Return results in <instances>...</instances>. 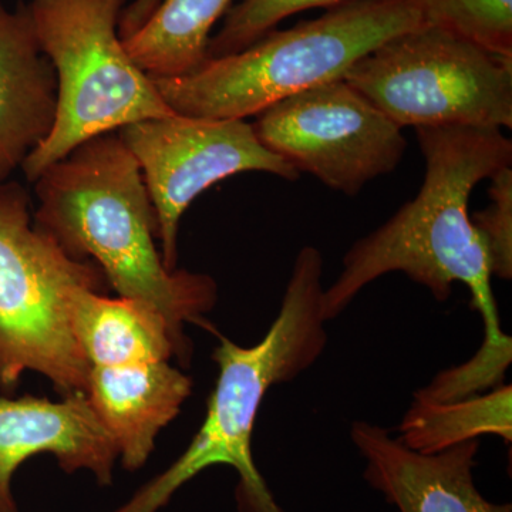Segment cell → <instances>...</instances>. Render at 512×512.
I'll return each instance as SVG.
<instances>
[{
  "instance_id": "15",
  "label": "cell",
  "mask_w": 512,
  "mask_h": 512,
  "mask_svg": "<svg viewBox=\"0 0 512 512\" xmlns=\"http://www.w3.org/2000/svg\"><path fill=\"white\" fill-rule=\"evenodd\" d=\"M229 5L231 0H161L123 45L150 77L187 76L207 62L211 30Z\"/></svg>"
},
{
  "instance_id": "19",
  "label": "cell",
  "mask_w": 512,
  "mask_h": 512,
  "mask_svg": "<svg viewBox=\"0 0 512 512\" xmlns=\"http://www.w3.org/2000/svg\"><path fill=\"white\" fill-rule=\"evenodd\" d=\"M488 188L491 204L484 211L471 215L474 227L480 232L491 275L500 279L512 276V168L504 167L490 178Z\"/></svg>"
},
{
  "instance_id": "2",
  "label": "cell",
  "mask_w": 512,
  "mask_h": 512,
  "mask_svg": "<svg viewBox=\"0 0 512 512\" xmlns=\"http://www.w3.org/2000/svg\"><path fill=\"white\" fill-rule=\"evenodd\" d=\"M35 225L73 258L92 261L119 296L160 313L191 356L185 325L208 326L218 299L207 274L165 268L156 212L136 158L117 131L90 138L35 181Z\"/></svg>"
},
{
  "instance_id": "20",
  "label": "cell",
  "mask_w": 512,
  "mask_h": 512,
  "mask_svg": "<svg viewBox=\"0 0 512 512\" xmlns=\"http://www.w3.org/2000/svg\"><path fill=\"white\" fill-rule=\"evenodd\" d=\"M160 3L161 0H134L130 5L124 6L119 22L121 40L133 36L156 12Z\"/></svg>"
},
{
  "instance_id": "6",
  "label": "cell",
  "mask_w": 512,
  "mask_h": 512,
  "mask_svg": "<svg viewBox=\"0 0 512 512\" xmlns=\"http://www.w3.org/2000/svg\"><path fill=\"white\" fill-rule=\"evenodd\" d=\"M126 0H32L30 19L57 82L49 137L22 165L35 183L49 165L90 138L174 111L128 56L119 35Z\"/></svg>"
},
{
  "instance_id": "13",
  "label": "cell",
  "mask_w": 512,
  "mask_h": 512,
  "mask_svg": "<svg viewBox=\"0 0 512 512\" xmlns=\"http://www.w3.org/2000/svg\"><path fill=\"white\" fill-rule=\"evenodd\" d=\"M191 379L170 362L92 367L86 394L109 431L126 470L136 471L153 453L160 431L190 397Z\"/></svg>"
},
{
  "instance_id": "7",
  "label": "cell",
  "mask_w": 512,
  "mask_h": 512,
  "mask_svg": "<svg viewBox=\"0 0 512 512\" xmlns=\"http://www.w3.org/2000/svg\"><path fill=\"white\" fill-rule=\"evenodd\" d=\"M404 127H512V60L421 26L386 40L342 77Z\"/></svg>"
},
{
  "instance_id": "3",
  "label": "cell",
  "mask_w": 512,
  "mask_h": 512,
  "mask_svg": "<svg viewBox=\"0 0 512 512\" xmlns=\"http://www.w3.org/2000/svg\"><path fill=\"white\" fill-rule=\"evenodd\" d=\"M318 249L299 251L281 309L261 342L244 348L217 333V383L190 446L163 474L114 512H157L184 484L214 466L235 468L241 512H284L252 456V434L262 402L275 384L291 382L322 356L328 345Z\"/></svg>"
},
{
  "instance_id": "1",
  "label": "cell",
  "mask_w": 512,
  "mask_h": 512,
  "mask_svg": "<svg viewBox=\"0 0 512 512\" xmlns=\"http://www.w3.org/2000/svg\"><path fill=\"white\" fill-rule=\"evenodd\" d=\"M414 130L426 164L419 194L346 252L338 279L323 292L325 318H338L367 285L393 272L429 289L439 302L447 301L453 285L461 282L483 318L480 349L512 356V340L501 329L491 288L487 248L468 214L474 188L511 167L512 141L500 128Z\"/></svg>"
},
{
  "instance_id": "8",
  "label": "cell",
  "mask_w": 512,
  "mask_h": 512,
  "mask_svg": "<svg viewBox=\"0 0 512 512\" xmlns=\"http://www.w3.org/2000/svg\"><path fill=\"white\" fill-rule=\"evenodd\" d=\"M251 126L262 146L299 174L346 195L393 173L407 150L403 128L343 79L279 101Z\"/></svg>"
},
{
  "instance_id": "16",
  "label": "cell",
  "mask_w": 512,
  "mask_h": 512,
  "mask_svg": "<svg viewBox=\"0 0 512 512\" xmlns=\"http://www.w3.org/2000/svg\"><path fill=\"white\" fill-rule=\"evenodd\" d=\"M511 403L510 384L453 402H427L414 397L397 439L421 454L440 453L481 436H497L511 444Z\"/></svg>"
},
{
  "instance_id": "11",
  "label": "cell",
  "mask_w": 512,
  "mask_h": 512,
  "mask_svg": "<svg viewBox=\"0 0 512 512\" xmlns=\"http://www.w3.org/2000/svg\"><path fill=\"white\" fill-rule=\"evenodd\" d=\"M350 437L365 458V480L397 512H512L511 504L491 503L477 488L478 440L421 454L367 421L353 423Z\"/></svg>"
},
{
  "instance_id": "18",
  "label": "cell",
  "mask_w": 512,
  "mask_h": 512,
  "mask_svg": "<svg viewBox=\"0 0 512 512\" xmlns=\"http://www.w3.org/2000/svg\"><path fill=\"white\" fill-rule=\"evenodd\" d=\"M349 0H244L225 13L224 25L208 43V59L242 52L282 20L312 8H335Z\"/></svg>"
},
{
  "instance_id": "12",
  "label": "cell",
  "mask_w": 512,
  "mask_h": 512,
  "mask_svg": "<svg viewBox=\"0 0 512 512\" xmlns=\"http://www.w3.org/2000/svg\"><path fill=\"white\" fill-rule=\"evenodd\" d=\"M57 82L37 43L28 5L0 2V183L22 168L56 120Z\"/></svg>"
},
{
  "instance_id": "9",
  "label": "cell",
  "mask_w": 512,
  "mask_h": 512,
  "mask_svg": "<svg viewBox=\"0 0 512 512\" xmlns=\"http://www.w3.org/2000/svg\"><path fill=\"white\" fill-rule=\"evenodd\" d=\"M140 165L156 212L157 241L165 268L177 269L178 228L195 198L241 173H266L296 181L298 171L262 146L245 120H212L171 114L120 128Z\"/></svg>"
},
{
  "instance_id": "14",
  "label": "cell",
  "mask_w": 512,
  "mask_h": 512,
  "mask_svg": "<svg viewBox=\"0 0 512 512\" xmlns=\"http://www.w3.org/2000/svg\"><path fill=\"white\" fill-rule=\"evenodd\" d=\"M74 336L92 367L168 362L185 355L173 330L153 308L134 299L97 291L77 293L72 306Z\"/></svg>"
},
{
  "instance_id": "4",
  "label": "cell",
  "mask_w": 512,
  "mask_h": 512,
  "mask_svg": "<svg viewBox=\"0 0 512 512\" xmlns=\"http://www.w3.org/2000/svg\"><path fill=\"white\" fill-rule=\"evenodd\" d=\"M424 26L413 0H349L187 76L151 77L174 113L245 120L319 84L342 79L386 40Z\"/></svg>"
},
{
  "instance_id": "5",
  "label": "cell",
  "mask_w": 512,
  "mask_h": 512,
  "mask_svg": "<svg viewBox=\"0 0 512 512\" xmlns=\"http://www.w3.org/2000/svg\"><path fill=\"white\" fill-rule=\"evenodd\" d=\"M28 191L0 183V386L10 389L36 372L59 393H86L89 360L72 325L77 293L103 291L92 261L73 258L37 228Z\"/></svg>"
},
{
  "instance_id": "10",
  "label": "cell",
  "mask_w": 512,
  "mask_h": 512,
  "mask_svg": "<svg viewBox=\"0 0 512 512\" xmlns=\"http://www.w3.org/2000/svg\"><path fill=\"white\" fill-rule=\"evenodd\" d=\"M40 453L55 456L66 473L89 471L101 485L111 483L119 458L86 393L67 394L60 402L0 396V512H18L13 476L23 461Z\"/></svg>"
},
{
  "instance_id": "17",
  "label": "cell",
  "mask_w": 512,
  "mask_h": 512,
  "mask_svg": "<svg viewBox=\"0 0 512 512\" xmlns=\"http://www.w3.org/2000/svg\"><path fill=\"white\" fill-rule=\"evenodd\" d=\"M424 26L512 60V0H413Z\"/></svg>"
}]
</instances>
